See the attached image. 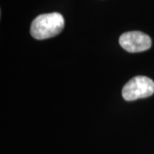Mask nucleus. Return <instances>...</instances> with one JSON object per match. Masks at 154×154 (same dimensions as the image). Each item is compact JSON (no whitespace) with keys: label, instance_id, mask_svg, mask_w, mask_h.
I'll list each match as a JSON object with an SVG mask.
<instances>
[{"label":"nucleus","instance_id":"obj_2","mask_svg":"<svg viewBox=\"0 0 154 154\" xmlns=\"http://www.w3.org/2000/svg\"><path fill=\"white\" fill-rule=\"evenodd\" d=\"M154 94V82L149 77L138 75L132 78L122 88V97L127 101H133L152 96Z\"/></svg>","mask_w":154,"mask_h":154},{"label":"nucleus","instance_id":"obj_1","mask_svg":"<svg viewBox=\"0 0 154 154\" xmlns=\"http://www.w3.org/2000/svg\"><path fill=\"white\" fill-rule=\"evenodd\" d=\"M64 28V18L60 13L42 14L36 17L31 24L30 33L33 38L41 40L59 34Z\"/></svg>","mask_w":154,"mask_h":154},{"label":"nucleus","instance_id":"obj_3","mask_svg":"<svg viewBox=\"0 0 154 154\" xmlns=\"http://www.w3.org/2000/svg\"><path fill=\"white\" fill-rule=\"evenodd\" d=\"M119 44L127 51L136 53L148 50L152 45V39L142 32L132 31L122 33L119 38Z\"/></svg>","mask_w":154,"mask_h":154}]
</instances>
